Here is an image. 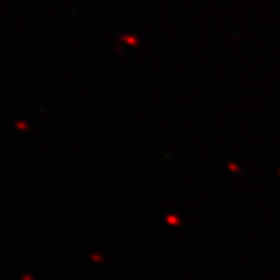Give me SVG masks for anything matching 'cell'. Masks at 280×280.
I'll use <instances>...</instances> for the list:
<instances>
[]
</instances>
